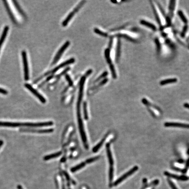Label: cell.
<instances>
[{
    "label": "cell",
    "instance_id": "obj_6",
    "mask_svg": "<svg viewBox=\"0 0 189 189\" xmlns=\"http://www.w3.org/2000/svg\"><path fill=\"white\" fill-rule=\"evenodd\" d=\"M53 131V130L52 129H46V130H34V129H30L27 128H21L20 129V132H26L37 133H49L52 132Z\"/></svg>",
    "mask_w": 189,
    "mask_h": 189
},
{
    "label": "cell",
    "instance_id": "obj_24",
    "mask_svg": "<svg viewBox=\"0 0 189 189\" xmlns=\"http://www.w3.org/2000/svg\"><path fill=\"white\" fill-rule=\"evenodd\" d=\"M12 2H13V3H14V4L15 5V8H16L17 10L20 13L21 15L23 16H25V14H24L23 11L21 10V8L20 7L19 5V4L17 3V2L16 1H13Z\"/></svg>",
    "mask_w": 189,
    "mask_h": 189
},
{
    "label": "cell",
    "instance_id": "obj_42",
    "mask_svg": "<svg viewBox=\"0 0 189 189\" xmlns=\"http://www.w3.org/2000/svg\"><path fill=\"white\" fill-rule=\"evenodd\" d=\"M111 1V2H112L114 3H115L117 2V1Z\"/></svg>",
    "mask_w": 189,
    "mask_h": 189
},
{
    "label": "cell",
    "instance_id": "obj_18",
    "mask_svg": "<svg viewBox=\"0 0 189 189\" xmlns=\"http://www.w3.org/2000/svg\"><path fill=\"white\" fill-rule=\"evenodd\" d=\"M62 154L61 152H58L55 153L54 154H51L50 155H47L44 157V160H48L51 159H54L58 157Z\"/></svg>",
    "mask_w": 189,
    "mask_h": 189
},
{
    "label": "cell",
    "instance_id": "obj_9",
    "mask_svg": "<svg viewBox=\"0 0 189 189\" xmlns=\"http://www.w3.org/2000/svg\"><path fill=\"white\" fill-rule=\"evenodd\" d=\"M164 174L167 177H172V178H174V179H176L177 180L185 181V180L188 179V178L187 177H185V176H179L176 175L171 174L168 172H165Z\"/></svg>",
    "mask_w": 189,
    "mask_h": 189
},
{
    "label": "cell",
    "instance_id": "obj_25",
    "mask_svg": "<svg viewBox=\"0 0 189 189\" xmlns=\"http://www.w3.org/2000/svg\"><path fill=\"white\" fill-rule=\"evenodd\" d=\"M110 71H111L112 78L114 79H116L117 76H116V71H115V68L114 67V65L112 64L110 65Z\"/></svg>",
    "mask_w": 189,
    "mask_h": 189
},
{
    "label": "cell",
    "instance_id": "obj_34",
    "mask_svg": "<svg viewBox=\"0 0 189 189\" xmlns=\"http://www.w3.org/2000/svg\"><path fill=\"white\" fill-rule=\"evenodd\" d=\"M98 157H96L92 158L91 159H88V160H86V163H92L93 161H95L97 159H98Z\"/></svg>",
    "mask_w": 189,
    "mask_h": 189
},
{
    "label": "cell",
    "instance_id": "obj_20",
    "mask_svg": "<svg viewBox=\"0 0 189 189\" xmlns=\"http://www.w3.org/2000/svg\"><path fill=\"white\" fill-rule=\"evenodd\" d=\"M86 165V163H81V164H79L78 165H76L75 167H74L72 169H71V171L72 173H74L77 171L78 170H79L80 169L83 168Z\"/></svg>",
    "mask_w": 189,
    "mask_h": 189
},
{
    "label": "cell",
    "instance_id": "obj_11",
    "mask_svg": "<svg viewBox=\"0 0 189 189\" xmlns=\"http://www.w3.org/2000/svg\"><path fill=\"white\" fill-rule=\"evenodd\" d=\"M8 30H9V27L8 26H6L4 27V30L3 31L2 34L1 35V37L0 38V51L3 43L5 40V38L6 37Z\"/></svg>",
    "mask_w": 189,
    "mask_h": 189
},
{
    "label": "cell",
    "instance_id": "obj_1",
    "mask_svg": "<svg viewBox=\"0 0 189 189\" xmlns=\"http://www.w3.org/2000/svg\"><path fill=\"white\" fill-rule=\"evenodd\" d=\"M53 124L51 121L39 123H13L8 122H0V127H39L51 126Z\"/></svg>",
    "mask_w": 189,
    "mask_h": 189
},
{
    "label": "cell",
    "instance_id": "obj_36",
    "mask_svg": "<svg viewBox=\"0 0 189 189\" xmlns=\"http://www.w3.org/2000/svg\"><path fill=\"white\" fill-rule=\"evenodd\" d=\"M168 183L169 184L170 187H171L172 189H178V188H177V187L173 183V182L171 181V180H168Z\"/></svg>",
    "mask_w": 189,
    "mask_h": 189
},
{
    "label": "cell",
    "instance_id": "obj_2",
    "mask_svg": "<svg viewBox=\"0 0 189 189\" xmlns=\"http://www.w3.org/2000/svg\"><path fill=\"white\" fill-rule=\"evenodd\" d=\"M22 58L23 64L24 68V79L25 81H28L29 79V69L28 61L27 58L26 53L25 51H22L21 53Z\"/></svg>",
    "mask_w": 189,
    "mask_h": 189
},
{
    "label": "cell",
    "instance_id": "obj_27",
    "mask_svg": "<svg viewBox=\"0 0 189 189\" xmlns=\"http://www.w3.org/2000/svg\"><path fill=\"white\" fill-rule=\"evenodd\" d=\"M152 6L153 11V12H154L155 16V18H156V19L157 21V22L160 25H161V22L160 18H159V15H158L157 12L155 8V7L154 6V5H153L152 4Z\"/></svg>",
    "mask_w": 189,
    "mask_h": 189
},
{
    "label": "cell",
    "instance_id": "obj_13",
    "mask_svg": "<svg viewBox=\"0 0 189 189\" xmlns=\"http://www.w3.org/2000/svg\"><path fill=\"white\" fill-rule=\"evenodd\" d=\"M74 14H75V13L73 11H72V12H71V13H70L69 15H68V16L67 17V18L64 19V21H63V22L62 23L63 26L65 27L68 25V24L69 22L72 19L73 17L74 16Z\"/></svg>",
    "mask_w": 189,
    "mask_h": 189
},
{
    "label": "cell",
    "instance_id": "obj_29",
    "mask_svg": "<svg viewBox=\"0 0 189 189\" xmlns=\"http://www.w3.org/2000/svg\"><path fill=\"white\" fill-rule=\"evenodd\" d=\"M84 114V119L86 120H88V112H87V104L84 102L83 104Z\"/></svg>",
    "mask_w": 189,
    "mask_h": 189
},
{
    "label": "cell",
    "instance_id": "obj_39",
    "mask_svg": "<svg viewBox=\"0 0 189 189\" xmlns=\"http://www.w3.org/2000/svg\"><path fill=\"white\" fill-rule=\"evenodd\" d=\"M184 107H185L186 108L188 109H189V104H187V103H185V104H184Z\"/></svg>",
    "mask_w": 189,
    "mask_h": 189
},
{
    "label": "cell",
    "instance_id": "obj_40",
    "mask_svg": "<svg viewBox=\"0 0 189 189\" xmlns=\"http://www.w3.org/2000/svg\"><path fill=\"white\" fill-rule=\"evenodd\" d=\"M3 144H4V142H3L2 140H0V148L2 146Z\"/></svg>",
    "mask_w": 189,
    "mask_h": 189
},
{
    "label": "cell",
    "instance_id": "obj_17",
    "mask_svg": "<svg viewBox=\"0 0 189 189\" xmlns=\"http://www.w3.org/2000/svg\"><path fill=\"white\" fill-rule=\"evenodd\" d=\"M110 49L107 48L105 51V56L107 63L109 65L112 64V62L110 58Z\"/></svg>",
    "mask_w": 189,
    "mask_h": 189
},
{
    "label": "cell",
    "instance_id": "obj_7",
    "mask_svg": "<svg viewBox=\"0 0 189 189\" xmlns=\"http://www.w3.org/2000/svg\"><path fill=\"white\" fill-rule=\"evenodd\" d=\"M164 126L165 127H179L189 129V124H182L179 123L166 122L164 124Z\"/></svg>",
    "mask_w": 189,
    "mask_h": 189
},
{
    "label": "cell",
    "instance_id": "obj_28",
    "mask_svg": "<svg viewBox=\"0 0 189 189\" xmlns=\"http://www.w3.org/2000/svg\"><path fill=\"white\" fill-rule=\"evenodd\" d=\"M114 166H110V170H109V180L110 181H112L114 178Z\"/></svg>",
    "mask_w": 189,
    "mask_h": 189
},
{
    "label": "cell",
    "instance_id": "obj_19",
    "mask_svg": "<svg viewBox=\"0 0 189 189\" xmlns=\"http://www.w3.org/2000/svg\"><path fill=\"white\" fill-rule=\"evenodd\" d=\"M175 1H170L169 6V14H170V16L173 17V12H174L175 7Z\"/></svg>",
    "mask_w": 189,
    "mask_h": 189
},
{
    "label": "cell",
    "instance_id": "obj_15",
    "mask_svg": "<svg viewBox=\"0 0 189 189\" xmlns=\"http://www.w3.org/2000/svg\"><path fill=\"white\" fill-rule=\"evenodd\" d=\"M121 42L120 39L118 40L117 47H116V61H118L120 58V50H121Z\"/></svg>",
    "mask_w": 189,
    "mask_h": 189
},
{
    "label": "cell",
    "instance_id": "obj_35",
    "mask_svg": "<svg viewBox=\"0 0 189 189\" xmlns=\"http://www.w3.org/2000/svg\"><path fill=\"white\" fill-rule=\"evenodd\" d=\"M155 43L156 44L157 48V51L158 52H159L161 50V44L159 40L157 39H155Z\"/></svg>",
    "mask_w": 189,
    "mask_h": 189
},
{
    "label": "cell",
    "instance_id": "obj_22",
    "mask_svg": "<svg viewBox=\"0 0 189 189\" xmlns=\"http://www.w3.org/2000/svg\"><path fill=\"white\" fill-rule=\"evenodd\" d=\"M105 138H104L101 140V141L98 145H96V146L94 147V148L93 149V151L94 152H97L100 148L101 146L103 145V144H104V142L105 141Z\"/></svg>",
    "mask_w": 189,
    "mask_h": 189
},
{
    "label": "cell",
    "instance_id": "obj_10",
    "mask_svg": "<svg viewBox=\"0 0 189 189\" xmlns=\"http://www.w3.org/2000/svg\"><path fill=\"white\" fill-rule=\"evenodd\" d=\"M106 152H107L109 161V163H110V166H112L114 165V159L112 158V153H111L110 144H107L106 145Z\"/></svg>",
    "mask_w": 189,
    "mask_h": 189
},
{
    "label": "cell",
    "instance_id": "obj_26",
    "mask_svg": "<svg viewBox=\"0 0 189 189\" xmlns=\"http://www.w3.org/2000/svg\"><path fill=\"white\" fill-rule=\"evenodd\" d=\"M94 32L98 34V35H101V36L105 37H108V34L106 33H104L103 32L101 31V30H100V29H98L97 28L94 29Z\"/></svg>",
    "mask_w": 189,
    "mask_h": 189
},
{
    "label": "cell",
    "instance_id": "obj_5",
    "mask_svg": "<svg viewBox=\"0 0 189 189\" xmlns=\"http://www.w3.org/2000/svg\"><path fill=\"white\" fill-rule=\"evenodd\" d=\"M25 86L29 90V91H30L32 93H33L34 94V95H35L43 104L46 103V100H45V98H44V97L43 96H42L39 93V92H38L37 90L34 89L33 88V86H31L30 84H25Z\"/></svg>",
    "mask_w": 189,
    "mask_h": 189
},
{
    "label": "cell",
    "instance_id": "obj_38",
    "mask_svg": "<svg viewBox=\"0 0 189 189\" xmlns=\"http://www.w3.org/2000/svg\"><path fill=\"white\" fill-rule=\"evenodd\" d=\"M112 38H111V39H110V43H109V48L110 49L111 47H112Z\"/></svg>",
    "mask_w": 189,
    "mask_h": 189
},
{
    "label": "cell",
    "instance_id": "obj_33",
    "mask_svg": "<svg viewBox=\"0 0 189 189\" xmlns=\"http://www.w3.org/2000/svg\"><path fill=\"white\" fill-rule=\"evenodd\" d=\"M65 78L67 80V81H68V82L69 86H73V82L72 80L71 79V78H70V77L68 75V74L65 75Z\"/></svg>",
    "mask_w": 189,
    "mask_h": 189
},
{
    "label": "cell",
    "instance_id": "obj_14",
    "mask_svg": "<svg viewBox=\"0 0 189 189\" xmlns=\"http://www.w3.org/2000/svg\"><path fill=\"white\" fill-rule=\"evenodd\" d=\"M177 79L176 78H169L167 79L163 80V81H161L160 82V85L164 86L168 84L173 83L177 82Z\"/></svg>",
    "mask_w": 189,
    "mask_h": 189
},
{
    "label": "cell",
    "instance_id": "obj_23",
    "mask_svg": "<svg viewBox=\"0 0 189 189\" xmlns=\"http://www.w3.org/2000/svg\"><path fill=\"white\" fill-rule=\"evenodd\" d=\"M116 36H117V37H124V38H125L126 39H127V40H128L130 41H131V42H136V40H135V39H133V38H131V37H129L128 35H125V34H118V35H116Z\"/></svg>",
    "mask_w": 189,
    "mask_h": 189
},
{
    "label": "cell",
    "instance_id": "obj_37",
    "mask_svg": "<svg viewBox=\"0 0 189 189\" xmlns=\"http://www.w3.org/2000/svg\"><path fill=\"white\" fill-rule=\"evenodd\" d=\"M0 93L3 94H6L8 93V91L6 90L3 89V88H0Z\"/></svg>",
    "mask_w": 189,
    "mask_h": 189
},
{
    "label": "cell",
    "instance_id": "obj_32",
    "mask_svg": "<svg viewBox=\"0 0 189 189\" xmlns=\"http://www.w3.org/2000/svg\"><path fill=\"white\" fill-rule=\"evenodd\" d=\"M188 29V26L187 25H185L183 28V30L182 32L181 35L182 37H184L185 36L186 33H187V30Z\"/></svg>",
    "mask_w": 189,
    "mask_h": 189
},
{
    "label": "cell",
    "instance_id": "obj_41",
    "mask_svg": "<svg viewBox=\"0 0 189 189\" xmlns=\"http://www.w3.org/2000/svg\"><path fill=\"white\" fill-rule=\"evenodd\" d=\"M18 189H23L22 187H21V186L19 185L18 186Z\"/></svg>",
    "mask_w": 189,
    "mask_h": 189
},
{
    "label": "cell",
    "instance_id": "obj_31",
    "mask_svg": "<svg viewBox=\"0 0 189 189\" xmlns=\"http://www.w3.org/2000/svg\"><path fill=\"white\" fill-rule=\"evenodd\" d=\"M108 72L107 71H105L102 74H101V75L100 76V77H98V78H97V79L95 81V82H97L98 81H100V80L102 79V78H104V77H106L108 75Z\"/></svg>",
    "mask_w": 189,
    "mask_h": 189
},
{
    "label": "cell",
    "instance_id": "obj_8",
    "mask_svg": "<svg viewBox=\"0 0 189 189\" xmlns=\"http://www.w3.org/2000/svg\"><path fill=\"white\" fill-rule=\"evenodd\" d=\"M75 62V59L74 58H72L68 60V61H65V62H63L61 63V64H60L59 65L57 66L56 68L53 69L51 71L52 73H54L55 72H57V71L59 70L60 69L63 68L64 67H65L66 66L68 65L69 64H72L73 63Z\"/></svg>",
    "mask_w": 189,
    "mask_h": 189
},
{
    "label": "cell",
    "instance_id": "obj_3",
    "mask_svg": "<svg viewBox=\"0 0 189 189\" xmlns=\"http://www.w3.org/2000/svg\"><path fill=\"white\" fill-rule=\"evenodd\" d=\"M138 169V167L137 166H135L134 167L130 170L127 172V173H126L124 174L122 176H121L120 178H119L118 179L116 180V181L114 183V186H116L118 185V184L122 182L125 180L126 178H127V177H130L132 174L136 172Z\"/></svg>",
    "mask_w": 189,
    "mask_h": 189
},
{
    "label": "cell",
    "instance_id": "obj_4",
    "mask_svg": "<svg viewBox=\"0 0 189 189\" xmlns=\"http://www.w3.org/2000/svg\"><path fill=\"white\" fill-rule=\"evenodd\" d=\"M70 44V43L69 41H67L62 46V47L60 48V49L59 50L57 54L56 55L55 57H54V60H53V61L52 62V65H54L57 62H58V61L59 60L64 52L67 49L68 47H69Z\"/></svg>",
    "mask_w": 189,
    "mask_h": 189
},
{
    "label": "cell",
    "instance_id": "obj_21",
    "mask_svg": "<svg viewBox=\"0 0 189 189\" xmlns=\"http://www.w3.org/2000/svg\"><path fill=\"white\" fill-rule=\"evenodd\" d=\"M178 15H179V16L180 17V19H181L182 21L185 23L186 24H187V23H188V20L187 19V18L184 15L183 13V11H179L178 12Z\"/></svg>",
    "mask_w": 189,
    "mask_h": 189
},
{
    "label": "cell",
    "instance_id": "obj_30",
    "mask_svg": "<svg viewBox=\"0 0 189 189\" xmlns=\"http://www.w3.org/2000/svg\"><path fill=\"white\" fill-rule=\"evenodd\" d=\"M85 2H86V1H82V2L74 8V10H73L74 12V13L78 12V10H79L80 8L82 6V5H83Z\"/></svg>",
    "mask_w": 189,
    "mask_h": 189
},
{
    "label": "cell",
    "instance_id": "obj_12",
    "mask_svg": "<svg viewBox=\"0 0 189 189\" xmlns=\"http://www.w3.org/2000/svg\"><path fill=\"white\" fill-rule=\"evenodd\" d=\"M140 23L142 25H145V26H147V27H148V28H150L151 29H152L153 30H156L157 28L156 26L154 25L151 23L146 21L144 20H141L140 21Z\"/></svg>",
    "mask_w": 189,
    "mask_h": 189
},
{
    "label": "cell",
    "instance_id": "obj_16",
    "mask_svg": "<svg viewBox=\"0 0 189 189\" xmlns=\"http://www.w3.org/2000/svg\"><path fill=\"white\" fill-rule=\"evenodd\" d=\"M3 2L4 3V4L5 5L6 8L7 9V11H8V13L9 14V16H10V17H11L10 18H11V20H12L13 22H15L16 21H15V19L14 15H13L12 13L11 10H10V8H9L8 4V3H7V2L6 1H3Z\"/></svg>",
    "mask_w": 189,
    "mask_h": 189
}]
</instances>
